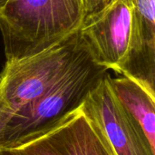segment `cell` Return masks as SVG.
Here are the masks:
<instances>
[{
    "label": "cell",
    "instance_id": "obj_1",
    "mask_svg": "<svg viewBox=\"0 0 155 155\" xmlns=\"http://www.w3.org/2000/svg\"><path fill=\"white\" fill-rule=\"evenodd\" d=\"M83 0H7L0 10L6 62L37 54L78 31Z\"/></svg>",
    "mask_w": 155,
    "mask_h": 155
},
{
    "label": "cell",
    "instance_id": "obj_2",
    "mask_svg": "<svg viewBox=\"0 0 155 155\" xmlns=\"http://www.w3.org/2000/svg\"><path fill=\"white\" fill-rule=\"evenodd\" d=\"M91 54L79 29L45 51L5 62L0 74V131L13 114L46 93Z\"/></svg>",
    "mask_w": 155,
    "mask_h": 155
},
{
    "label": "cell",
    "instance_id": "obj_3",
    "mask_svg": "<svg viewBox=\"0 0 155 155\" xmlns=\"http://www.w3.org/2000/svg\"><path fill=\"white\" fill-rule=\"evenodd\" d=\"M108 74L91 54L39 98L13 114L0 131V148L11 149L46 133L80 109Z\"/></svg>",
    "mask_w": 155,
    "mask_h": 155
},
{
    "label": "cell",
    "instance_id": "obj_4",
    "mask_svg": "<svg viewBox=\"0 0 155 155\" xmlns=\"http://www.w3.org/2000/svg\"><path fill=\"white\" fill-rule=\"evenodd\" d=\"M108 75L88 94L82 110L98 126L114 155H155L141 127L114 94Z\"/></svg>",
    "mask_w": 155,
    "mask_h": 155
},
{
    "label": "cell",
    "instance_id": "obj_5",
    "mask_svg": "<svg viewBox=\"0 0 155 155\" xmlns=\"http://www.w3.org/2000/svg\"><path fill=\"white\" fill-rule=\"evenodd\" d=\"M7 150L15 155H114L82 108L46 133Z\"/></svg>",
    "mask_w": 155,
    "mask_h": 155
},
{
    "label": "cell",
    "instance_id": "obj_6",
    "mask_svg": "<svg viewBox=\"0 0 155 155\" xmlns=\"http://www.w3.org/2000/svg\"><path fill=\"white\" fill-rule=\"evenodd\" d=\"M132 0H112L103 10L85 17L80 33L96 62L116 72L130 36Z\"/></svg>",
    "mask_w": 155,
    "mask_h": 155
},
{
    "label": "cell",
    "instance_id": "obj_7",
    "mask_svg": "<svg viewBox=\"0 0 155 155\" xmlns=\"http://www.w3.org/2000/svg\"><path fill=\"white\" fill-rule=\"evenodd\" d=\"M155 0H132L129 45L116 73L155 97Z\"/></svg>",
    "mask_w": 155,
    "mask_h": 155
},
{
    "label": "cell",
    "instance_id": "obj_8",
    "mask_svg": "<svg viewBox=\"0 0 155 155\" xmlns=\"http://www.w3.org/2000/svg\"><path fill=\"white\" fill-rule=\"evenodd\" d=\"M110 87L128 114L143 130L150 145L155 150V97L135 81L108 75Z\"/></svg>",
    "mask_w": 155,
    "mask_h": 155
},
{
    "label": "cell",
    "instance_id": "obj_9",
    "mask_svg": "<svg viewBox=\"0 0 155 155\" xmlns=\"http://www.w3.org/2000/svg\"><path fill=\"white\" fill-rule=\"evenodd\" d=\"M84 5L85 17L97 14L104 7H106L112 0H83Z\"/></svg>",
    "mask_w": 155,
    "mask_h": 155
},
{
    "label": "cell",
    "instance_id": "obj_10",
    "mask_svg": "<svg viewBox=\"0 0 155 155\" xmlns=\"http://www.w3.org/2000/svg\"><path fill=\"white\" fill-rule=\"evenodd\" d=\"M0 155H15L10 150L0 148Z\"/></svg>",
    "mask_w": 155,
    "mask_h": 155
},
{
    "label": "cell",
    "instance_id": "obj_11",
    "mask_svg": "<svg viewBox=\"0 0 155 155\" xmlns=\"http://www.w3.org/2000/svg\"><path fill=\"white\" fill-rule=\"evenodd\" d=\"M7 0H0V10L4 7V5L6 4Z\"/></svg>",
    "mask_w": 155,
    "mask_h": 155
}]
</instances>
